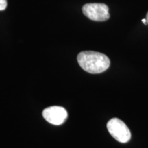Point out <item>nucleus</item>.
Segmentation results:
<instances>
[{"mask_svg": "<svg viewBox=\"0 0 148 148\" xmlns=\"http://www.w3.org/2000/svg\"><path fill=\"white\" fill-rule=\"evenodd\" d=\"M68 114L63 107L53 106L48 107L42 111V116L51 124L59 125L62 124L67 118Z\"/></svg>", "mask_w": 148, "mask_h": 148, "instance_id": "nucleus-4", "label": "nucleus"}, {"mask_svg": "<svg viewBox=\"0 0 148 148\" xmlns=\"http://www.w3.org/2000/svg\"><path fill=\"white\" fill-rule=\"evenodd\" d=\"M7 7V0H0V10H4Z\"/></svg>", "mask_w": 148, "mask_h": 148, "instance_id": "nucleus-5", "label": "nucleus"}, {"mask_svg": "<svg viewBox=\"0 0 148 148\" xmlns=\"http://www.w3.org/2000/svg\"><path fill=\"white\" fill-rule=\"evenodd\" d=\"M107 129L114 139L122 143H127L131 138V132L125 123L118 118H112L107 123Z\"/></svg>", "mask_w": 148, "mask_h": 148, "instance_id": "nucleus-2", "label": "nucleus"}, {"mask_svg": "<svg viewBox=\"0 0 148 148\" xmlns=\"http://www.w3.org/2000/svg\"><path fill=\"white\" fill-rule=\"evenodd\" d=\"M79 65L89 73H100L110 66V59L103 53L93 51H84L77 55Z\"/></svg>", "mask_w": 148, "mask_h": 148, "instance_id": "nucleus-1", "label": "nucleus"}, {"mask_svg": "<svg viewBox=\"0 0 148 148\" xmlns=\"http://www.w3.org/2000/svg\"><path fill=\"white\" fill-rule=\"evenodd\" d=\"M142 22H143V23L145 24V25H147V20H146V18H143V19H142Z\"/></svg>", "mask_w": 148, "mask_h": 148, "instance_id": "nucleus-6", "label": "nucleus"}, {"mask_svg": "<svg viewBox=\"0 0 148 148\" xmlns=\"http://www.w3.org/2000/svg\"><path fill=\"white\" fill-rule=\"evenodd\" d=\"M82 12L86 17L95 21H105L110 18L108 7L104 3H86L83 5Z\"/></svg>", "mask_w": 148, "mask_h": 148, "instance_id": "nucleus-3", "label": "nucleus"}, {"mask_svg": "<svg viewBox=\"0 0 148 148\" xmlns=\"http://www.w3.org/2000/svg\"><path fill=\"white\" fill-rule=\"evenodd\" d=\"M145 18H146V20H147V23H148V12H147V14H146V17H145Z\"/></svg>", "mask_w": 148, "mask_h": 148, "instance_id": "nucleus-7", "label": "nucleus"}]
</instances>
